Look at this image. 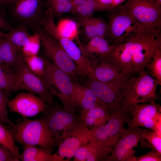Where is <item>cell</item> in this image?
Here are the masks:
<instances>
[{"label":"cell","mask_w":161,"mask_h":161,"mask_svg":"<svg viewBox=\"0 0 161 161\" xmlns=\"http://www.w3.org/2000/svg\"><path fill=\"white\" fill-rule=\"evenodd\" d=\"M73 0H46L47 10L54 18L61 17L66 13H72Z\"/></svg>","instance_id":"cell-29"},{"label":"cell","mask_w":161,"mask_h":161,"mask_svg":"<svg viewBox=\"0 0 161 161\" xmlns=\"http://www.w3.org/2000/svg\"><path fill=\"white\" fill-rule=\"evenodd\" d=\"M108 19L109 34L107 41L116 46L127 41L145 27L130 13L118 6L109 12Z\"/></svg>","instance_id":"cell-6"},{"label":"cell","mask_w":161,"mask_h":161,"mask_svg":"<svg viewBox=\"0 0 161 161\" xmlns=\"http://www.w3.org/2000/svg\"><path fill=\"white\" fill-rule=\"evenodd\" d=\"M0 161H16L12 151L1 145H0Z\"/></svg>","instance_id":"cell-38"},{"label":"cell","mask_w":161,"mask_h":161,"mask_svg":"<svg viewBox=\"0 0 161 161\" xmlns=\"http://www.w3.org/2000/svg\"><path fill=\"white\" fill-rule=\"evenodd\" d=\"M130 112L121 109L111 114L106 124L89 129V143L101 142L114 146L126 130L124 126L131 118Z\"/></svg>","instance_id":"cell-12"},{"label":"cell","mask_w":161,"mask_h":161,"mask_svg":"<svg viewBox=\"0 0 161 161\" xmlns=\"http://www.w3.org/2000/svg\"><path fill=\"white\" fill-rule=\"evenodd\" d=\"M79 112L81 120L89 129L105 124L111 116L106 108L100 104L90 109L80 110Z\"/></svg>","instance_id":"cell-21"},{"label":"cell","mask_w":161,"mask_h":161,"mask_svg":"<svg viewBox=\"0 0 161 161\" xmlns=\"http://www.w3.org/2000/svg\"><path fill=\"white\" fill-rule=\"evenodd\" d=\"M73 90L87 100L103 105L106 107L105 104L96 96L91 89L87 86H85L77 83H73Z\"/></svg>","instance_id":"cell-35"},{"label":"cell","mask_w":161,"mask_h":161,"mask_svg":"<svg viewBox=\"0 0 161 161\" xmlns=\"http://www.w3.org/2000/svg\"><path fill=\"white\" fill-rule=\"evenodd\" d=\"M45 29L59 42L77 66L81 75H89L91 72L89 61L83 56L80 49L73 41L61 36L54 22L48 23L46 26Z\"/></svg>","instance_id":"cell-16"},{"label":"cell","mask_w":161,"mask_h":161,"mask_svg":"<svg viewBox=\"0 0 161 161\" xmlns=\"http://www.w3.org/2000/svg\"><path fill=\"white\" fill-rule=\"evenodd\" d=\"M41 41L39 36L36 32L31 35L30 41L21 48V52L23 57L38 55L40 51Z\"/></svg>","instance_id":"cell-32"},{"label":"cell","mask_w":161,"mask_h":161,"mask_svg":"<svg viewBox=\"0 0 161 161\" xmlns=\"http://www.w3.org/2000/svg\"><path fill=\"white\" fill-rule=\"evenodd\" d=\"M47 103L41 97L30 92H21L8 102L10 112L17 113L23 117H32L43 113Z\"/></svg>","instance_id":"cell-15"},{"label":"cell","mask_w":161,"mask_h":161,"mask_svg":"<svg viewBox=\"0 0 161 161\" xmlns=\"http://www.w3.org/2000/svg\"><path fill=\"white\" fill-rule=\"evenodd\" d=\"M87 0H73V10L72 13L73 14L75 9L78 6L84 4Z\"/></svg>","instance_id":"cell-40"},{"label":"cell","mask_w":161,"mask_h":161,"mask_svg":"<svg viewBox=\"0 0 161 161\" xmlns=\"http://www.w3.org/2000/svg\"><path fill=\"white\" fill-rule=\"evenodd\" d=\"M0 4H1V3H0Z\"/></svg>","instance_id":"cell-48"},{"label":"cell","mask_w":161,"mask_h":161,"mask_svg":"<svg viewBox=\"0 0 161 161\" xmlns=\"http://www.w3.org/2000/svg\"><path fill=\"white\" fill-rule=\"evenodd\" d=\"M146 68L149 70V75L155 80L158 85H161V47L156 51Z\"/></svg>","instance_id":"cell-31"},{"label":"cell","mask_w":161,"mask_h":161,"mask_svg":"<svg viewBox=\"0 0 161 161\" xmlns=\"http://www.w3.org/2000/svg\"><path fill=\"white\" fill-rule=\"evenodd\" d=\"M5 34L3 32L0 31V37H4Z\"/></svg>","instance_id":"cell-45"},{"label":"cell","mask_w":161,"mask_h":161,"mask_svg":"<svg viewBox=\"0 0 161 161\" xmlns=\"http://www.w3.org/2000/svg\"><path fill=\"white\" fill-rule=\"evenodd\" d=\"M137 158V161H161V154L152 150L147 154Z\"/></svg>","instance_id":"cell-37"},{"label":"cell","mask_w":161,"mask_h":161,"mask_svg":"<svg viewBox=\"0 0 161 161\" xmlns=\"http://www.w3.org/2000/svg\"><path fill=\"white\" fill-rule=\"evenodd\" d=\"M12 5L11 14L17 26H24L33 33L41 27L47 13L43 0H16Z\"/></svg>","instance_id":"cell-7"},{"label":"cell","mask_w":161,"mask_h":161,"mask_svg":"<svg viewBox=\"0 0 161 161\" xmlns=\"http://www.w3.org/2000/svg\"><path fill=\"white\" fill-rule=\"evenodd\" d=\"M118 7L130 13L146 28L161 30V5L153 0H127Z\"/></svg>","instance_id":"cell-10"},{"label":"cell","mask_w":161,"mask_h":161,"mask_svg":"<svg viewBox=\"0 0 161 161\" xmlns=\"http://www.w3.org/2000/svg\"><path fill=\"white\" fill-rule=\"evenodd\" d=\"M0 145L9 149L14 155L16 161H19L18 157L19 148L15 144L12 132L8 127L0 122Z\"/></svg>","instance_id":"cell-30"},{"label":"cell","mask_w":161,"mask_h":161,"mask_svg":"<svg viewBox=\"0 0 161 161\" xmlns=\"http://www.w3.org/2000/svg\"><path fill=\"white\" fill-rule=\"evenodd\" d=\"M22 57L29 69L35 74L42 78L44 70L43 57L38 55L28 57L22 56Z\"/></svg>","instance_id":"cell-33"},{"label":"cell","mask_w":161,"mask_h":161,"mask_svg":"<svg viewBox=\"0 0 161 161\" xmlns=\"http://www.w3.org/2000/svg\"><path fill=\"white\" fill-rule=\"evenodd\" d=\"M142 139L147 141L155 151L161 154V136L156 132L153 130L149 131L148 129H144L142 133Z\"/></svg>","instance_id":"cell-34"},{"label":"cell","mask_w":161,"mask_h":161,"mask_svg":"<svg viewBox=\"0 0 161 161\" xmlns=\"http://www.w3.org/2000/svg\"><path fill=\"white\" fill-rule=\"evenodd\" d=\"M35 32L39 35L41 44L49 60L68 75L72 80H75L78 75H81L77 65L54 37L42 27Z\"/></svg>","instance_id":"cell-9"},{"label":"cell","mask_w":161,"mask_h":161,"mask_svg":"<svg viewBox=\"0 0 161 161\" xmlns=\"http://www.w3.org/2000/svg\"><path fill=\"white\" fill-rule=\"evenodd\" d=\"M114 146L101 142L89 143L78 149L74 155V160L106 161Z\"/></svg>","instance_id":"cell-19"},{"label":"cell","mask_w":161,"mask_h":161,"mask_svg":"<svg viewBox=\"0 0 161 161\" xmlns=\"http://www.w3.org/2000/svg\"><path fill=\"white\" fill-rule=\"evenodd\" d=\"M82 26L86 37L89 40L97 36L109 37V27L105 21L100 17L92 16L78 22Z\"/></svg>","instance_id":"cell-23"},{"label":"cell","mask_w":161,"mask_h":161,"mask_svg":"<svg viewBox=\"0 0 161 161\" xmlns=\"http://www.w3.org/2000/svg\"><path fill=\"white\" fill-rule=\"evenodd\" d=\"M31 35L27 28L20 26L13 27L5 34L4 37L21 50L22 47L29 43Z\"/></svg>","instance_id":"cell-26"},{"label":"cell","mask_w":161,"mask_h":161,"mask_svg":"<svg viewBox=\"0 0 161 161\" xmlns=\"http://www.w3.org/2000/svg\"><path fill=\"white\" fill-rule=\"evenodd\" d=\"M76 111L54 102L47 104L41 117L46 121L56 145L58 146L65 139L84 125Z\"/></svg>","instance_id":"cell-2"},{"label":"cell","mask_w":161,"mask_h":161,"mask_svg":"<svg viewBox=\"0 0 161 161\" xmlns=\"http://www.w3.org/2000/svg\"><path fill=\"white\" fill-rule=\"evenodd\" d=\"M57 30L63 37L73 41L79 40V30L78 23L75 21L68 18L59 20L56 25Z\"/></svg>","instance_id":"cell-28"},{"label":"cell","mask_w":161,"mask_h":161,"mask_svg":"<svg viewBox=\"0 0 161 161\" xmlns=\"http://www.w3.org/2000/svg\"><path fill=\"white\" fill-rule=\"evenodd\" d=\"M113 9L111 7L102 4L97 0H87L77 7L73 14L77 17L78 22L92 16L96 11L109 12Z\"/></svg>","instance_id":"cell-25"},{"label":"cell","mask_w":161,"mask_h":161,"mask_svg":"<svg viewBox=\"0 0 161 161\" xmlns=\"http://www.w3.org/2000/svg\"><path fill=\"white\" fill-rule=\"evenodd\" d=\"M91 68L89 78L102 82H107L123 75L117 65L108 57L88 59Z\"/></svg>","instance_id":"cell-17"},{"label":"cell","mask_w":161,"mask_h":161,"mask_svg":"<svg viewBox=\"0 0 161 161\" xmlns=\"http://www.w3.org/2000/svg\"><path fill=\"white\" fill-rule=\"evenodd\" d=\"M7 0H0V2L1 4H6Z\"/></svg>","instance_id":"cell-46"},{"label":"cell","mask_w":161,"mask_h":161,"mask_svg":"<svg viewBox=\"0 0 161 161\" xmlns=\"http://www.w3.org/2000/svg\"><path fill=\"white\" fill-rule=\"evenodd\" d=\"M101 4L109 6L111 7V5L113 3V0H97Z\"/></svg>","instance_id":"cell-42"},{"label":"cell","mask_w":161,"mask_h":161,"mask_svg":"<svg viewBox=\"0 0 161 161\" xmlns=\"http://www.w3.org/2000/svg\"><path fill=\"white\" fill-rule=\"evenodd\" d=\"M51 150L37 145H24L22 153L18 159L22 161H64L56 153Z\"/></svg>","instance_id":"cell-22"},{"label":"cell","mask_w":161,"mask_h":161,"mask_svg":"<svg viewBox=\"0 0 161 161\" xmlns=\"http://www.w3.org/2000/svg\"><path fill=\"white\" fill-rule=\"evenodd\" d=\"M3 37H0V42L1 41V39ZM3 64V63L2 61H1V58H0V65H1L2 64Z\"/></svg>","instance_id":"cell-47"},{"label":"cell","mask_w":161,"mask_h":161,"mask_svg":"<svg viewBox=\"0 0 161 161\" xmlns=\"http://www.w3.org/2000/svg\"><path fill=\"white\" fill-rule=\"evenodd\" d=\"M90 137L89 129L83 125L60 144L56 153L64 161L65 158L68 161L80 147L89 143Z\"/></svg>","instance_id":"cell-18"},{"label":"cell","mask_w":161,"mask_h":161,"mask_svg":"<svg viewBox=\"0 0 161 161\" xmlns=\"http://www.w3.org/2000/svg\"><path fill=\"white\" fill-rule=\"evenodd\" d=\"M138 74L129 79L124 86L121 109L126 111L131 112L136 105L155 101L159 99L157 92L158 85L155 80L145 70Z\"/></svg>","instance_id":"cell-4"},{"label":"cell","mask_w":161,"mask_h":161,"mask_svg":"<svg viewBox=\"0 0 161 161\" xmlns=\"http://www.w3.org/2000/svg\"><path fill=\"white\" fill-rule=\"evenodd\" d=\"M15 70L16 77L13 92L27 91L37 95L47 104L54 103L56 90L29 69L23 60L21 52L19 54Z\"/></svg>","instance_id":"cell-5"},{"label":"cell","mask_w":161,"mask_h":161,"mask_svg":"<svg viewBox=\"0 0 161 161\" xmlns=\"http://www.w3.org/2000/svg\"><path fill=\"white\" fill-rule=\"evenodd\" d=\"M21 49L3 37L0 42V57L3 64L15 69Z\"/></svg>","instance_id":"cell-24"},{"label":"cell","mask_w":161,"mask_h":161,"mask_svg":"<svg viewBox=\"0 0 161 161\" xmlns=\"http://www.w3.org/2000/svg\"><path fill=\"white\" fill-rule=\"evenodd\" d=\"M129 127L142 126L154 131L161 136V107L152 101L136 105L132 109Z\"/></svg>","instance_id":"cell-13"},{"label":"cell","mask_w":161,"mask_h":161,"mask_svg":"<svg viewBox=\"0 0 161 161\" xmlns=\"http://www.w3.org/2000/svg\"><path fill=\"white\" fill-rule=\"evenodd\" d=\"M127 0H113V3L111 5V7L113 9L121 4L122 3L126 1Z\"/></svg>","instance_id":"cell-41"},{"label":"cell","mask_w":161,"mask_h":161,"mask_svg":"<svg viewBox=\"0 0 161 161\" xmlns=\"http://www.w3.org/2000/svg\"><path fill=\"white\" fill-rule=\"evenodd\" d=\"M9 100L8 96L0 89V122L3 124L10 125L12 122L8 115L7 108Z\"/></svg>","instance_id":"cell-36"},{"label":"cell","mask_w":161,"mask_h":161,"mask_svg":"<svg viewBox=\"0 0 161 161\" xmlns=\"http://www.w3.org/2000/svg\"><path fill=\"white\" fill-rule=\"evenodd\" d=\"M143 131L138 127H129L115 144L106 161H137L133 148L142 139Z\"/></svg>","instance_id":"cell-14"},{"label":"cell","mask_w":161,"mask_h":161,"mask_svg":"<svg viewBox=\"0 0 161 161\" xmlns=\"http://www.w3.org/2000/svg\"><path fill=\"white\" fill-rule=\"evenodd\" d=\"M16 0H7L5 4H10Z\"/></svg>","instance_id":"cell-43"},{"label":"cell","mask_w":161,"mask_h":161,"mask_svg":"<svg viewBox=\"0 0 161 161\" xmlns=\"http://www.w3.org/2000/svg\"></svg>","instance_id":"cell-49"},{"label":"cell","mask_w":161,"mask_h":161,"mask_svg":"<svg viewBox=\"0 0 161 161\" xmlns=\"http://www.w3.org/2000/svg\"><path fill=\"white\" fill-rule=\"evenodd\" d=\"M44 70L42 78L53 87L56 92L55 96L61 102L64 107L74 108L71 97L73 88L70 77L47 58L43 57Z\"/></svg>","instance_id":"cell-11"},{"label":"cell","mask_w":161,"mask_h":161,"mask_svg":"<svg viewBox=\"0 0 161 161\" xmlns=\"http://www.w3.org/2000/svg\"><path fill=\"white\" fill-rule=\"evenodd\" d=\"M131 73L107 82L90 78L87 87L105 105L112 114L122 108L123 103L122 93L125 84Z\"/></svg>","instance_id":"cell-8"},{"label":"cell","mask_w":161,"mask_h":161,"mask_svg":"<svg viewBox=\"0 0 161 161\" xmlns=\"http://www.w3.org/2000/svg\"><path fill=\"white\" fill-rule=\"evenodd\" d=\"M16 77L15 69L4 64L0 65V89L8 96L13 92Z\"/></svg>","instance_id":"cell-27"},{"label":"cell","mask_w":161,"mask_h":161,"mask_svg":"<svg viewBox=\"0 0 161 161\" xmlns=\"http://www.w3.org/2000/svg\"><path fill=\"white\" fill-rule=\"evenodd\" d=\"M158 4L161 5V0H153Z\"/></svg>","instance_id":"cell-44"},{"label":"cell","mask_w":161,"mask_h":161,"mask_svg":"<svg viewBox=\"0 0 161 161\" xmlns=\"http://www.w3.org/2000/svg\"><path fill=\"white\" fill-rule=\"evenodd\" d=\"M13 27L6 19L3 13L0 10V29L9 31Z\"/></svg>","instance_id":"cell-39"},{"label":"cell","mask_w":161,"mask_h":161,"mask_svg":"<svg viewBox=\"0 0 161 161\" xmlns=\"http://www.w3.org/2000/svg\"><path fill=\"white\" fill-rule=\"evenodd\" d=\"M160 47L161 30L144 27L135 36L116 46L108 57L123 75L139 73L145 70L155 52Z\"/></svg>","instance_id":"cell-1"},{"label":"cell","mask_w":161,"mask_h":161,"mask_svg":"<svg viewBox=\"0 0 161 161\" xmlns=\"http://www.w3.org/2000/svg\"><path fill=\"white\" fill-rule=\"evenodd\" d=\"M77 42L83 56L88 60L107 57L116 46L99 36L91 38L86 44L81 43L80 40Z\"/></svg>","instance_id":"cell-20"},{"label":"cell","mask_w":161,"mask_h":161,"mask_svg":"<svg viewBox=\"0 0 161 161\" xmlns=\"http://www.w3.org/2000/svg\"><path fill=\"white\" fill-rule=\"evenodd\" d=\"M9 128L15 142L24 145H36L53 152L56 144L45 120L42 117L32 120L27 117L17 120Z\"/></svg>","instance_id":"cell-3"}]
</instances>
